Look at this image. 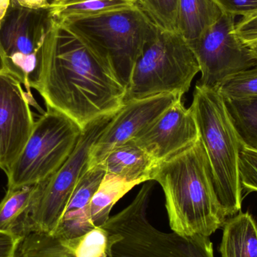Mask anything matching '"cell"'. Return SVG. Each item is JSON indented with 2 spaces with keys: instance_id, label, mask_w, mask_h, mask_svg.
Instances as JSON below:
<instances>
[{
  "instance_id": "6da1fadb",
  "label": "cell",
  "mask_w": 257,
  "mask_h": 257,
  "mask_svg": "<svg viewBox=\"0 0 257 257\" xmlns=\"http://www.w3.org/2000/svg\"><path fill=\"white\" fill-rule=\"evenodd\" d=\"M36 90L46 107L63 113L81 130L99 117L118 112L124 106L126 91L81 39L53 19Z\"/></svg>"
},
{
  "instance_id": "7a4b0ae2",
  "label": "cell",
  "mask_w": 257,
  "mask_h": 257,
  "mask_svg": "<svg viewBox=\"0 0 257 257\" xmlns=\"http://www.w3.org/2000/svg\"><path fill=\"white\" fill-rule=\"evenodd\" d=\"M151 181L166 197L169 226L181 235L210 237L226 220L214 187L212 169L200 138L193 145L158 163Z\"/></svg>"
},
{
  "instance_id": "3957f363",
  "label": "cell",
  "mask_w": 257,
  "mask_h": 257,
  "mask_svg": "<svg viewBox=\"0 0 257 257\" xmlns=\"http://www.w3.org/2000/svg\"><path fill=\"white\" fill-rule=\"evenodd\" d=\"M211 164L214 187L226 217L241 211L242 187L238 162L241 142L218 90L196 84L191 106Z\"/></svg>"
},
{
  "instance_id": "277c9868",
  "label": "cell",
  "mask_w": 257,
  "mask_h": 257,
  "mask_svg": "<svg viewBox=\"0 0 257 257\" xmlns=\"http://www.w3.org/2000/svg\"><path fill=\"white\" fill-rule=\"evenodd\" d=\"M153 187L145 183L133 202L104 225L110 233L108 257H214L209 237L163 232L150 223Z\"/></svg>"
},
{
  "instance_id": "5b68a950",
  "label": "cell",
  "mask_w": 257,
  "mask_h": 257,
  "mask_svg": "<svg viewBox=\"0 0 257 257\" xmlns=\"http://www.w3.org/2000/svg\"><path fill=\"white\" fill-rule=\"evenodd\" d=\"M62 25L111 69L126 90L135 65L157 27L140 5Z\"/></svg>"
},
{
  "instance_id": "8992f818",
  "label": "cell",
  "mask_w": 257,
  "mask_h": 257,
  "mask_svg": "<svg viewBox=\"0 0 257 257\" xmlns=\"http://www.w3.org/2000/svg\"><path fill=\"white\" fill-rule=\"evenodd\" d=\"M199 72L197 60L184 38L157 27L135 65L123 102L163 93L182 97Z\"/></svg>"
},
{
  "instance_id": "52a82bcc",
  "label": "cell",
  "mask_w": 257,
  "mask_h": 257,
  "mask_svg": "<svg viewBox=\"0 0 257 257\" xmlns=\"http://www.w3.org/2000/svg\"><path fill=\"white\" fill-rule=\"evenodd\" d=\"M9 172L8 190L49 179L75 149L82 130L63 113L46 107Z\"/></svg>"
},
{
  "instance_id": "ba28073f",
  "label": "cell",
  "mask_w": 257,
  "mask_h": 257,
  "mask_svg": "<svg viewBox=\"0 0 257 257\" xmlns=\"http://www.w3.org/2000/svg\"><path fill=\"white\" fill-rule=\"evenodd\" d=\"M115 114L102 116L82 130L78 143L63 166L45 182L23 226L21 240L32 235H52L71 195L88 168L90 150Z\"/></svg>"
},
{
  "instance_id": "9c48e42d",
  "label": "cell",
  "mask_w": 257,
  "mask_h": 257,
  "mask_svg": "<svg viewBox=\"0 0 257 257\" xmlns=\"http://www.w3.org/2000/svg\"><path fill=\"white\" fill-rule=\"evenodd\" d=\"M50 9H30L11 1L0 25V45L8 72L22 84L32 100L42 71V50L51 27Z\"/></svg>"
},
{
  "instance_id": "30bf717a",
  "label": "cell",
  "mask_w": 257,
  "mask_h": 257,
  "mask_svg": "<svg viewBox=\"0 0 257 257\" xmlns=\"http://www.w3.org/2000/svg\"><path fill=\"white\" fill-rule=\"evenodd\" d=\"M235 16L223 13L202 37L189 44L202 76L198 84L218 90L229 77L257 66V58L235 33Z\"/></svg>"
},
{
  "instance_id": "8fae6325",
  "label": "cell",
  "mask_w": 257,
  "mask_h": 257,
  "mask_svg": "<svg viewBox=\"0 0 257 257\" xmlns=\"http://www.w3.org/2000/svg\"><path fill=\"white\" fill-rule=\"evenodd\" d=\"M30 105L42 114L45 112L14 75L0 73V169L6 174L33 131L35 120Z\"/></svg>"
},
{
  "instance_id": "7c38bea8",
  "label": "cell",
  "mask_w": 257,
  "mask_h": 257,
  "mask_svg": "<svg viewBox=\"0 0 257 257\" xmlns=\"http://www.w3.org/2000/svg\"><path fill=\"white\" fill-rule=\"evenodd\" d=\"M181 98L163 93L124 104L92 146L88 167L99 164L113 150L136 139Z\"/></svg>"
},
{
  "instance_id": "4fadbf2b",
  "label": "cell",
  "mask_w": 257,
  "mask_h": 257,
  "mask_svg": "<svg viewBox=\"0 0 257 257\" xmlns=\"http://www.w3.org/2000/svg\"><path fill=\"white\" fill-rule=\"evenodd\" d=\"M199 139L191 108L177 101L151 126L133 140L158 164L189 148Z\"/></svg>"
},
{
  "instance_id": "5bb4252c",
  "label": "cell",
  "mask_w": 257,
  "mask_h": 257,
  "mask_svg": "<svg viewBox=\"0 0 257 257\" xmlns=\"http://www.w3.org/2000/svg\"><path fill=\"white\" fill-rule=\"evenodd\" d=\"M105 175V170L99 164L86 169L78 180L52 236L63 243L94 229L90 220V202Z\"/></svg>"
},
{
  "instance_id": "9a60e30c",
  "label": "cell",
  "mask_w": 257,
  "mask_h": 257,
  "mask_svg": "<svg viewBox=\"0 0 257 257\" xmlns=\"http://www.w3.org/2000/svg\"><path fill=\"white\" fill-rule=\"evenodd\" d=\"M99 165L105 175L140 184L151 181L157 163L143 149L128 142L111 151Z\"/></svg>"
},
{
  "instance_id": "2e32d148",
  "label": "cell",
  "mask_w": 257,
  "mask_h": 257,
  "mask_svg": "<svg viewBox=\"0 0 257 257\" xmlns=\"http://www.w3.org/2000/svg\"><path fill=\"white\" fill-rule=\"evenodd\" d=\"M223 12L214 0H178L176 31L187 44L202 37Z\"/></svg>"
},
{
  "instance_id": "e0dca14e",
  "label": "cell",
  "mask_w": 257,
  "mask_h": 257,
  "mask_svg": "<svg viewBox=\"0 0 257 257\" xmlns=\"http://www.w3.org/2000/svg\"><path fill=\"white\" fill-rule=\"evenodd\" d=\"M223 228L221 257H257V223L250 213L229 217Z\"/></svg>"
},
{
  "instance_id": "ac0fdd59",
  "label": "cell",
  "mask_w": 257,
  "mask_h": 257,
  "mask_svg": "<svg viewBox=\"0 0 257 257\" xmlns=\"http://www.w3.org/2000/svg\"><path fill=\"white\" fill-rule=\"evenodd\" d=\"M43 183L7 190L0 202V232L21 238L23 226Z\"/></svg>"
},
{
  "instance_id": "d6986e66",
  "label": "cell",
  "mask_w": 257,
  "mask_h": 257,
  "mask_svg": "<svg viewBox=\"0 0 257 257\" xmlns=\"http://www.w3.org/2000/svg\"><path fill=\"white\" fill-rule=\"evenodd\" d=\"M137 0H62L50 7L53 21L63 24L139 6Z\"/></svg>"
},
{
  "instance_id": "ffe728a7",
  "label": "cell",
  "mask_w": 257,
  "mask_h": 257,
  "mask_svg": "<svg viewBox=\"0 0 257 257\" xmlns=\"http://www.w3.org/2000/svg\"><path fill=\"white\" fill-rule=\"evenodd\" d=\"M139 184L105 175L90 202V220L93 226H103L110 218V213L114 205Z\"/></svg>"
},
{
  "instance_id": "44dd1931",
  "label": "cell",
  "mask_w": 257,
  "mask_h": 257,
  "mask_svg": "<svg viewBox=\"0 0 257 257\" xmlns=\"http://www.w3.org/2000/svg\"><path fill=\"white\" fill-rule=\"evenodd\" d=\"M223 99L241 145L257 151V96Z\"/></svg>"
},
{
  "instance_id": "7402d4cb",
  "label": "cell",
  "mask_w": 257,
  "mask_h": 257,
  "mask_svg": "<svg viewBox=\"0 0 257 257\" xmlns=\"http://www.w3.org/2000/svg\"><path fill=\"white\" fill-rule=\"evenodd\" d=\"M63 244L73 257H108L110 233L103 226L95 227L84 235Z\"/></svg>"
},
{
  "instance_id": "603a6c76",
  "label": "cell",
  "mask_w": 257,
  "mask_h": 257,
  "mask_svg": "<svg viewBox=\"0 0 257 257\" xmlns=\"http://www.w3.org/2000/svg\"><path fill=\"white\" fill-rule=\"evenodd\" d=\"M218 91L224 99L257 96V66L229 77Z\"/></svg>"
},
{
  "instance_id": "cb8c5ba5",
  "label": "cell",
  "mask_w": 257,
  "mask_h": 257,
  "mask_svg": "<svg viewBox=\"0 0 257 257\" xmlns=\"http://www.w3.org/2000/svg\"><path fill=\"white\" fill-rule=\"evenodd\" d=\"M178 0H142L140 6L159 28L176 31Z\"/></svg>"
},
{
  "instance_id": "d4e9b609",
  "label": "cell",
  "mask_w": 257,
  "mask_h": 257,
  "mask_svg": "<svg viewBox=\"0 0 257 257\" xmlns=\"http://www.w3.org/2000/svg\"><path fill=\"white\" fill-rule=\"evenodd\" d=\"M239 178L242 189L247 193L257 192V151L241 145L238 162Z\"/></svg>"
},
{
  "instance_id": "484cf974",
  "label": "cell",
  "mask_w": 257,
  "mask_h": 257,
  "mask_svg": "<svg viewBox=\"0 0 257 257\" xmlns=\"http://www.w3.org/2000/svg\"><path fill=\"white\" fill-rule=\"evenodd\" d=\"M223 13L241 15L243 18L257 15V0H214Z\"/></svg>"
},
{
  "instance_id": "4316f807",
  "label": "cell",
  "mask_w": 257,
  "mask_h": 257,
  "mask_svg": "<svg viewBox=\"0 0 257 257\" xmlns=\"http://www.w3.org/2000/svg\"><path fill=\"white\" fill-rule=\"evenodd\" d=\"M235 33L247 46L257 42V15L243 18L235 24Z\"/></svg>"
},
{
  "instance_id": "83f0119b",
  "label": "cell",
  "mask_w": 257,
  "mask_h": 257,
  "mask_svg": "<svg viewBox=\"0 0 257 257\" xmlns=\"http://www.w3.org/2000/svg\"><path fill=\"white\" fill-rule=\"evenodd\" d=\"M21 238L0 232V257H17Z\"/></svg>"
},
{
  "instance_id": "f1b7e54d",
  "label": "cell",
  "mask_w": 257,
  "mask_h": 257,
  "mask_svg": "<svg viewBox=\"0 0 257 257\" xmlns=\"http://www.w3.org/2000/svg\"><path fill=\"white\" fill-rule=\"evenodd\" d=\"M21 7L30 9H50L48 0H11Z\"/></svg>"
},
{
  "instance_id": "f546056e",
  "label": "cell",
  "mask_w": 257,
  "mask_h": 257,
  "mask_svg": "<svg viewBox=\"0 0 257 257\" xmlns=\"http://www.w3.org/2000/svg\"><path fill=\"white\" fill-rule=\"evenodd\" d=\"M10 4L11 0H0V25Z\"/></svg>"
},
{
  "instance_id": "4dcf8cb0",
  "label": "cell",
  "mask_w": 257,
  "mask_h": 257,
  "mask_svg": "<svg viewBox=\"0 0 257 257\" xmlns=\"http://www.w3.org/2000/svg\"><path fill=\"white\" fill-rule=\"evenodd\" d=\"M8 72L7 66H6V59H5L4 53L3 48L0 45V73Z\"/></svg>"
},
{
  "instance_id": "1f68e13d",
  "label": "cell",
  "mask_w": 257,
  "mask_h": 257,
  "mask_svg": "<svg viewBox=\"0 0 257 257\" xmlns=\"http://www.w3.org/2000/svg\"><path fill=\"white\" fill-rule=\"evenodd\" d=\"M249 48L251 50L253 54H254L255 57L257 58V42L251 44V45H248Z\"/></svg>"
},
{
  "instance_id": "d6a6232c",
  "label": "cell",
  "mask_w": 257,
  "mask_h": 257,
  "mask_svg": "<svg viewBox=\"0 0 257 257\" xmlns=\"http://www.w3.org/2000/svg\"><path fill=\"white\" fill-rule=\"evenodd\" d=\"M60 1H62V0H48V2H49L50 5L51 6H52V5L57 4V3H60ZM138 2H139V4L141 5V3H142V0H137Z\"/></svg>"
},
{
  "instance_id": "836d02e7",
  "label": "cell",
  "mask_w": 257,
  "mask_h": 257,
  "mask_svg": "<svg viewBox=\"0 0 257 257\" xmlns=\"http://www.w3.org/2000/svg\"><path fill=\"white\" fill-rule=\"evenodd\" d=\"M21 255V257H27V256H23V255H21V254H20Z\"/></svg>"
}]
</instances>
